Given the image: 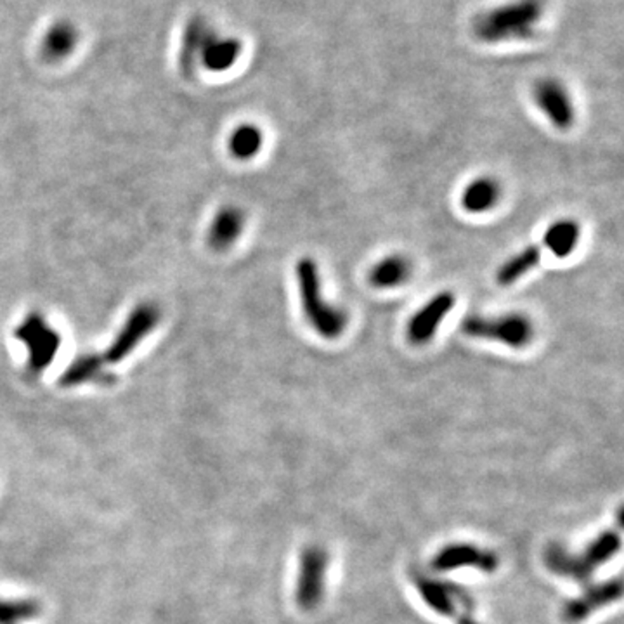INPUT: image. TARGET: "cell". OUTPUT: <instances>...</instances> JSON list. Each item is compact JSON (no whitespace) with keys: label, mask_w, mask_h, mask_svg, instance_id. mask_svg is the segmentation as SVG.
I'll list each match as a JSON object with an SVG mask.
<instances>
[{"label":"cell","mask_w":624,"mask_h":624,"mask_svg":"<svg viewBox=\"0 0 624 624\" xmlns=\"http://www.w3.org/2000/svg\"><path fill=\"white\" fill-rule=\"evenodd\" d=\"M501 198V188L493 177L474 179L461 195V205L470 214L490 212Z\"/></svg>","instance_id":"obj_15"},{"label":"cell","mask_w":624,"mask_h":624,"mask_svg":"<svg viewBox=\"0 0 624 624\" xmlns=\"http://www.w3.org/2000/svg\"><path fill=\"white\" fill-rule=\"evenodd\" d=\"M620 595H621L620 581L605 583L602 587H596V588H593L592 592L587 593L585 596L567 604V607L563 609V618L569 623L581 621V620L588 618V614L593 612V609H598V607L609 604L611 600L618 598Z\"/></svg>","instance_id":"obj_16"},{"label":"cell","mask_w":624,"mask_h":624,"mask_svg":"<svg viewBox=\"0 0 624 624\" xmlns=\"http://www.w3.org/2000/svg\"><path fill=\"white\" fill-rule=\"evenodd\" d=\"M102 364L104 362L98 356H80L66 368L60 384L63 387H75L87 382H109V377L108 373H104Z\"/></svg>","instance_id":"obj_20"},{"label":"cell","mask_w":624,"mask_h":624,"mask_svg":"<svg viewBox=\"0 0 624 624\" xmlns=\"http://www.w3.org/2000/svg\"><path fill=\"white\" fill-rule=\"evenodd\" d=\"M212 33L214 28L201 16H193L186 23L182 38H181V51H179V68L182 75L191 77L195 73L199 53Z\"/></svg>","instance_id":"obj_12"},{"label":"cell","mask_w":624,"mask_h":624,"mask_svg":"<svg viewBox=\"0 0 624 624\" xmlns=\"http://www.w3.org/2000/svg\"><path fill=\"white\" fill-rule=\"evenodd\" d=\"M543 255V248L538 245L527 247L523 252L510 257L496 271V281L501 287H510L517 283L531 269H534Z\"/></svg>","instance_id":"obj_19"},{"label":"cell","mask_w":624,"mask_h":624,"mask_svg":"<svg viewBox=\"0 0 624 624\" xmlns=\"http://www.w3.org/2000/svg\"><path fill=\"white\" fill-rule=\"evenodd\" d=\"M532 99L539 111L552 122L555 129L569 131L572 127L576 118L574 102L567 87L559 78H539L532 87Z\"/></svg>","instance_id":"obj_6"},{"label":"cell","mask_w":624,"mask_h":624,"mask_svg":"<svg viewBox=\"0 0 624 624\" xmlns=\"http://www.w3.org/2000/svg\"><path fill=\"white\" fill-rule=\"evenodd\" d=\"M455 307V296L451 292H441L432 296L427 304L411 316L408 323V338L415 345H424L435 336V331L442 320Z\"/></svg>","instance_id":"obj_8"},{"label":"cell","mask_w":624,"mask_h":624,"mask_svg":"<svg viewBox=\"0 0 624 624\" xmlns=\"http://www.w3.org/2000/svg\"><path fill=\"white\" fill-rule=\"evenodd\" d=\"M263 132L259 127L252 126V124H243L238 129H234L230 137V151L231 155L236 160H250L254 157L259 155L261 148H263Z\"/></svg>","instance_id":"obj_21"},{"label":"cell","mask_w":624,"mask_h":624,"mask_svg":"<svg viewBox=\"0 0 624 624\" xmlns=\"http://www.w3.org/2000/svg\"><path fill=\"white\" fill-rule=\"evenodd\" d=\"M411 276V263L402 255H389L375 263L369 271V283L378 290L404 285Z\"/></svg>","instance_id":"obj_17"},{"label":"cell","mask_w":624,"mask_h":624,"mask_svg":"<svg viewBox=\"0 0 624 624\" xmlns=\"http://www.w3.org/2000/svg\"><path fill=\"white\" fill-rule=\"evenodd\" d=\"M78 38H80V33L75 27V23L68 20L54 21L40 40L42 60L47 63L65 61L75 53L78 45Z\"/></svg>","instance_id":"obj_10"},{"label":"cell","mask_w":624,"mask_h":624,"mask_svg":"<svg viewBox=\"0 0 624 624\" xmlns=\"http://www.w3.org/2000/svg\"><path fill=\"white\" fill-rule=\"evenodd\" d=\"M245 228V214L236 207H224L217 212L208 231V243L215 250H226L239 238Z\"/></svg>","instance_id":"obj_13"},{"label":"cell","mask_w":624,"mask_h":624,"mask_svg":"<svg viewBox=\"0 0 624 624\" xmlns=\"http://www.w3.org/2000/svg\"><path fill=\"white\" fill-rule=\"evenodd\" d=\"M434 565L439 571H450L461 565H475L481 571H493L496 567V557L493 554L482 552L475 547L468 545H453L442 552L434 560Z\"/></svg>","instance_id":"obj_14"},{"label":"cell","mask_w":624,"mask_h":624,"mask_svg":"<svg viewBox=\"0 0 624 624\" xmlns=\"http://www.w3.org/2000/svg\"><path fill=\"white\" fill-rule=\"evenodd\" d=\"M14 335L27 345L28 373L32 377L42 373L58 354L61 342L60 335L45 323L40 314L27 316Z\"/></svg>","instance_id":"obj_5"},{"label":"cell","mask_w":624,"mask_h":624,"mask_svg":"<svg viewBox=\"0 0 624 624\" xmlns=\"http://www.w3.org/2000/svg\"><path fill=\"white\" fill-rule=\"evenodd\" d=\"M579 224L572 219H560L554 223L543 236V247L550 250L555 257H569L579 243Z\"/></svg>","instance_id":"obj_18"},{"label":"cell","mask_w":624,"mask_h":624,"mask_svg":"<svg viewBox=\"0 0 624 624\" xmlns=\"http://www.w3.org/2000/svg\"><path fill=\"white\" fill-rule=\"evenodd\" d=\"M327 571V555L323 550L309 548L300 560V576L296 600L304 609L318 605L323 593V581Z\"/></svg>","instance_id":"obj_9"},{"label":"cell","mask_w":624,"mask_h":624,"mask_svg":"<svg viewBox=\"0 0 624 624\" xmlns=\"http://www.w3.org/2000/svg\"><path fill=\"white\" fill-rule=\"evenodd\" d=\"M548 0H506L475 16L472 32L484 44L523 42L536 36L545 20Z\"/></svg>","instance_id":"obj_1"},{"label":"cell","mask_w":624,"mask_h":624,"mask_svg":"<svg viewBox=\"0 0 624 624\" xmlns=\"http://www.w3.org/2000/svg\"><path fill=\"white\" fill-rule=\"evenodd\" d=\"M620 548V538L612 532L604 534L598 541L595 539L587 550V554L583 557H576L571 554H565L559 547H554L548 554H547V562L552 567V571L565 574L571 578H578V579H585L592 574L593 569L598 567L600 563H604L609 557H612V554Z\"/></svg>","instance_id":"obj_4"},{"label":"cell","mask_w":624,"mask_h":624,"mask_svg":"<svg viewBox=\"0 0 624 624\" xmlns=\"http://www.w3.org/2000/svg\"><path fill=\"white\" fill-rule=\"evenodd\" d=\"M158 320H160V312L155 305L151 304L139 305L129 316L124 328L118 331L117 338L113 340L108 353L104 354L102 362L115 364L127 358L132 351L146 338V335L157 327Z\"/></svg>","instance_id":"obj_7"},{"label":"cell","mask_w":624,"mask_h":624,"mask_svg":"<svg viewBox=\"0 0 624 624\" xmlns=\"http://www.w3.org/2000/svg\"><path fill=\"white\" fill-rule=\"evenodd\" d=\"M461 331L466 336L499 342L512 349H523L534 338L531 320L519 312L503 316H468L461 321Z\"/></svg>","instance_id":"obj_3"},{"label":"cell","mask_w":624,"mask_h":624,"mask_svg":"<svg viewBox=\"0 0 624 624\" xmlns=\"http://www.w3.org/2000/svg\"><path fill=\"white\" fill-rule=\"evenodd\" d=\"M241 51H243V44L239 38L226 36V35L223 36L214 32L205 42L198 61L208 71L223 73L236 65V61L241 56Z\"/></svg>","instance_id":"obj_11"},{"label":"cell","mask_w":624,"mask_h":624,"mask_svg":"<svg viewBox=\"0 0 624 624\" xmlns=\"http://www.w3.org/2000/svg\"><path fill=\"white\" fill-rule=\"evenodd\" d=\"M296 274L302 311L307 323L327 340L338 338L349 320L340 307L331 305L323 296V281L318 263L311 257H302L296 263Z\"/></svg>","instance_id":"obj_2"},{"label":"cell","mask_w":624,"mask_h":624,"mask_svg":"<svg viewBox=\"0 0 624 624\" xmlns=\"http://www.w3.org/2000/svg\"><path fill=\"white\" fill-rule=\"evenodd\" d=\"M40 614V607L35 600H0V624H20Z\"/></svg>","instance_id":"obj_22"}]
</instances>
